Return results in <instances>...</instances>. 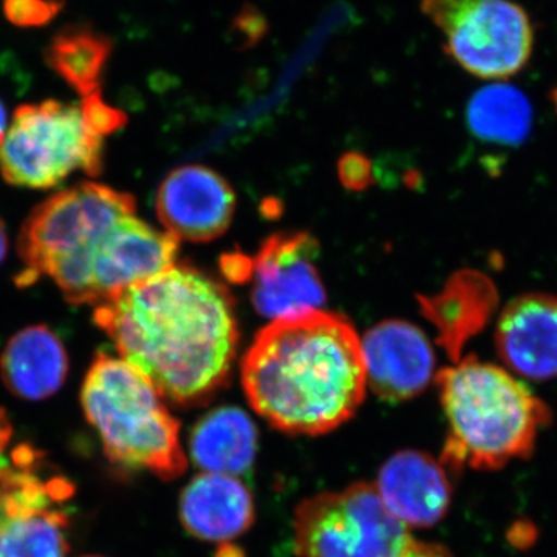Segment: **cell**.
Masks as SVG:
<instances>
[{
  "instance_id": "7a4b0ae2",
  "label": "cell",
  "mask_w": 557,
  "mask_h": 557,
  "mask_svg": "<svg viewBox=\"0 0 557 557\" xmlns=\"http://www.w3.org/2000/svg\"><path fill=\"white\" fill-rule=\"evenodd\" d=\"M251 408L293 435H321L355 416L366 397L361 339L338 314L271 322L242 362Z\"/></svg>"
},
{
  "instance_id": "30bf717a",
  "label": "cell",
  "mask_w": 557,
  "mask_h": 557,
  "mask_svg": "<svg viewBox=\"0 0 557 557\" xmlns=\"http://www.w3.org/2000/svg\"><path fill=\"white\" fill-rule=\"evenodd\" d=\"M318 244L307 234H281L263 244L256 258L240 260L242 269L230 270L251 281L256 310L271 321H287L321 311L324 285L319 277Z\"/></svg>"
},
{
  "instance_id": "d6986e66",
  "label": "cell",
  "mask_w": 557,
  "mask_h": 557,
  "mask_svg": "<svg viewBox=\"0 0 557 557\" xmlns=\"http://www.w3.org/2000/svg\"><path fill=\"white\" fill-rule=\"evenodd\" d=\"M189 450L201 471L237 478L255 463L258 431L244 410L219 408L194 428Z\"/></svg>"
},
{
  "instance_id": "277c9868",
  "label": "cell",
  "mask_w": 557,
  "mask_h": 557,
  "mask_svg": "<svg viewBox=\"0 0 557 557\" xmlns=\"http://www.w3.org/2000/svg\"><path fill=\"white\" fill-rule=\"evenodd\" d=\"M145 373L121 357L98 351L84 376L81 406L97 429L106 457L127 471L161 480L185 472L180 423Z\"/></svg>"
},
{
  "instance_id": "ba28073f",
  "label": "cell",
  "mask_w": 557,
  "mask_h": 557,
  "mask_svg": "<svg viewBox=\"0 0 557 557\" xmlns=\"http://www.w3.org/2000/svg\"><path fill=\"white\" fill-rule=\"evenodd\" d=\"M421 11L445 36L446 53L479 78L507 79L533 54V22L515 0H421Z\"/></svg>"
},
{
  "instance_id": "4fadbf2b",
  "label": "cell",
  "mask_w": 557,
  "mask_h": 557,
  "mask_svg": "<svg viewBox=\"0 0 557 557\" xmlns=\"http://www.w3.org/2000/svg\"><path fill=\"white\" fill-rule=\"evenodd\" d=\"M361 354L368 386L386 401L417 397L434 379V348L410 322L387 321L370 329L361 339Z\"/></svg>"
},
{
  "instance_id": "484cf974",
  "label": "cell",
  "mask_w": 557,
  "mask_h": 557,
  "mask_svg": "<svg viewBox=\"0 0 557 557\" xmlns=\"http://www.w3.org/2000/svg\"><path fill=\"white\" fill-rule=\"evenodd\" d=\"M9 252V233H7L5 223L0 219V263L7 258Z\"/></svg>"
},
{
  "instance_id": "52a82bcc",
  "label": "cell",
  "mask_w": 557,
  "mask_h": 557,
  "mask_svg": "<svg viewBox=\"0 0 557 557\" xmlns=\"http://www.w3.org/2000/svg\"><path fill=\"white\" fill-rule=\"evenodd\" d=\"M293 525L300 557H397L413 539L366 482L307 498Z\"/></svg>"
},
{
  "instance_id": "8992f818",
  "label": "cell",
  "mask_w": 557,
  "mask_h": 557,
  "mask_svg": "<svg viewBox=\"0 0 557 557\" xmlns=\"http://www.w3.org/2000/svg\"><path fill=\"white\" fill-rule=\"evenodd\" d=\"M102 152L104 138L87 124L79 104H22L0 141V174L20 188L51 189L76 171L97 177Z\"/></svg>"
},
{
  "instance_id": "44dd1931",
  "label": "cell",
  "mask_w": 557,
  "mask_h": 557,
  "mask_svg": "<svg viewBox=\"0 0 557 557\" xmlns=\"http://www.w3.org/2000/svg\"><path fill=\"white\" fill-rule=\"evenodd\" d=\"M467 123L471 134L482 141L519 146L530 137L533 108L518 87L494 83L472 95L467 109Z\"/></svg>"
},
{
  "instance_id": "ffe728a7",
  "label": "cell",
  "mask_w": 557,
  "mask_h": 557,
  "mask_svg": "<svg viewBox=\"0 0 557 557\" xmlns=\"http://www.w3.org/2000/svg\"><path fill=\"white\" fill-rule=\"evenodd\" d=\"M109 36L86 24L67 25L50 39L46 62L51 72L83 98L101 94L102 75L112 54Z\"/></svg>"
},
{
  "instance_id": "83f0119b",
  "label": "cell",
  "mask_w": 557,
  "mask_h": 557,
  "mask_svg": "<svg viewBox=\"0 0 557 557\" xmlns=\"http://www.w3.org/2000/svg\"><path fill=\"white\" fill-rule=\"evenodd\" d=\"M218 557H242L236 548H222Z\"/></svg>"
},
{
  "instance_id": "4316f807",
  "label": "cell",
  "mask_w": 557,
  "mask_h": 557,
  "mask_svg": "<svg viewBox=\"0 0 557 557\" xmlns=\"http://www.w3.org/2000/svg\"><path fill=\"white\" fill-rule=\"evenodd\" d=\"M7 132V109L0 100V141H2L3 135Z\"/></svg>"
},
{
  "instance_id": "d4e9b609",
  "label": "cell",
  "mask_w": 557,
  "mask_h": 557,
  "mask_svg": "<svg viewBox=\"0 0 557 557\" xmlns=\"http://www.w3.org/2000/svg\"><path fill=\"white\" fill-rule=\"evenodd\" d=\"M397 557H453V555L442 545L428 544V542H418L412 539Z\"/></svg>"
},
{
  "instance_id": "f1b7e54d",
  "label": "cell",
  "mask_w": 557,
  "mask_h": 557,
  "mask_svg": "<svg viewBox=\"0 0 557 557\" xmlns=\"http://www.w3.org/2000/svg\"><path fill=\"white\" fill-rule=\"evenodd\" d=\"M79 557H104V556L87 555V556H79Z\"/></svg>"
},
{
  "instance_id": "7402d4cb",
  "label": "cell",
  "mask_w": 557,
  "mask_h": 557,
  "mask_svg": "<svg viewBox=\"0 0 557 557\" xmlns=\"http://www.w3.org/2000/svg\"><path fill=\"white\" fill-rule=\"evenodd\" d=\"M64 9V0H3V16L14 27H46Z\"/></svg>"
},
{
  "instance_id": "9c48e42d",
  "label": "cell",
  "mask_w": 557,
  "mask_h": 557,
  "mask_svg": "<svg viewBox=\"0 0 557 557\" xmlns=\"http://www.w3.org/2000/svg\"><path fill=\"white\" fill-rule=\"evenodd\" d=\"M42 454L13 449V468L0 483V557H67L65 504L75 486L62 475L44 478Z\"/></svg>"
},
{
  "instance_id": "603a6c76",
  "label": "cell",
  "mask_w": 557,
  "mask_h": 557,
  "mask_svg": "<svg viewBox=\"0 0 557 557\" xmlns=\"http://www.w3.org/2000/svg\"><path fill=\"white\" fill-rule=\"evenodd\" d=\"M87 124L102 138L115 134L126 124V115L123 110L113 108L102 98V94L83 98L79 104Z\"/></svg>"
},
{
  "instance_id": "e0dca14e",
  "label": "cell",
  "mask_w": 557,
  "mask_h": 557,
  "mask_svg": "<svg viewBox=\"0 0 557 557\" xmlns=\"http://www.w3.org/2000/svg\"><path fill=\"white\" fill-rule=\"evenodd\" d=\"M67 375V350L47 325L22 329L0 355V379L14 397L27 401L53 397Z\"/></svg>"
},
{
  "instance_id": "ac0fdd59",
  "label": "cell",
  "mask_w": 557,
  "mask_h": 557,
  "mask_svg": "<svg viewBox=\"0 0 557 557\" xmlns=\"http://www.w3.org/2000/svg\"><path fill=\"white\" fill-rule=\"evenodd\" d=\"M423 302L438 327L440 343L458 361L467 341L482 330L496 309L497 289L490 278L467 271L457 274L437 298Z\"/></svg>"
},
{
  "instance_id": "5b68a950",
  "label": "cell",
  "mask_w": 557,
  "mask_h": 557,
  "mask_svg": "<svg viewBox=\"0 0 557 557\" xmlns=\"http://www.w3.org/2000/svg\"><path fill=\"white\" fill-rule=\"evenodd\" d=\"M137 214L134 197L98 183L60 190L33 209L17 239L20 285L53 278L67 302L91 307V267L112 230Z\"/></svg>"
},
{
  "instance_id": "9a60e30c",
  "label": "cell",
  "mask_w": 557,
  "mask_h": 557,
  "mask_svg": "<svg viewBox=\"0 0 557 557\" xmlns=\"http://www.w3.org/2000/svg\"><path fill=\"white\" fill-rule=\"evenodd\" d=\"M376 491L406 527H434L453 500L448 469L420 450H401L381 468Z\"/></svg>"
},
{
  "instance_id": "6da1fadb",
  "label": "cell",
  "mask_w": 557,
  "mask_h": 557,
  "mask_svg": "<svg viewBox=\"0 0 557 557\" xmlns=\"http://www.w3.org/2000/svg\"><path fill=\"white\" fill-rule=\"evenodd\" d=\"M94 321L121 358L182 408L201 405L225 384L239 343L228 292L185 265L97 307Z\"/></svg>"
},
{
  "instance_id": "5bb4252c",
  "label": "cell",
  "mask_w": 557,
  "mask_h": 557,
  "mask_svg": "<svg viewBox=\"0 0 557 557\" xmlns=\"http://www.w3.org/2000/svg\"><path fill=\"white\" fill-rule=\"evenodd\" d=\"M498 357L509 370L533 381L557 379V298L525 293L497 321Z\"/></svg>"
},
{
  "instance_id": "7c38bea8",
  "label": "cell",
  "mask_w": 557,
  "mask_h": 557,
  "mask_svg": "<svg viewBox=\"0 0 557 557\" xmlns=\"http://www.w3.org/2000/svg\"><path fill=\"white\" fill-rule=\"evenodd\" d=\"M236 211L226 180L201 164L172 171L157 194V214L174 239L208 242L222 236Z\"/></svg>"
},
{
  "instance_id": "8fae6325",
  "label": "cell",
  "mask_w": 557,
  "mask_h": 557,
  "mask_svg": "<svg viewBox=\"0 0 557 557\" xmlns=\"http://www.w3.org/2000/svg\"><path fill=\"white\" fill-rule=\"evenodd\" d=\"M178 240L127 215L112 230L91 267V307L104 306L126 289L175 265Z\"/></svg>"
},
{
  "instance_id": "3957f363",
  "label": "cell",
  "mask_w": 557,
  "mask_h": 557,
  "mask_svg": "<svg viewBox=\"0 0 557 557\" xmlns=\"http://www.w3.org/2000/svg\"><path fill=\"white\" fill-rule=\"evenodd\" d=\"M437 384L449 424L440 461L449 474L497 471L533 456L552 421V410L527 384L474 355L442 370Z\"/></svg>"
},
{
  "instance_id": "cb8c5ba5",
  "label": "cell",
  "mask_w": 557,
  "mask_h": 557,
  "mask_svg": "<svg viewBox=\"0 0 557 557\" xmlns=\"http://www.w3.org/2000/svg\"><path fill=\"white\" fill-rule=\"evenodd\" d=\"M13 435L14 429L9 413L5 409L0 408V483L13 468V449L10 450Z\"/></svg>"
},
{
  "instance_id": "2e32d148",
  "label": "cell",
  "mask_w": 557,
  "mask_h": 557,
  "mask_svg": "<svg viewBox=\"0 0 557 557\" xmlns=\"http://www.w3.org/2000/svg\"><path fill=\"white\" fill-rule=\"evenodd\" d=\"M180 519L201 541L228 542L255 522V502L236 475L201 472L183 490Z\"/></svg>"
}]
</instances>
